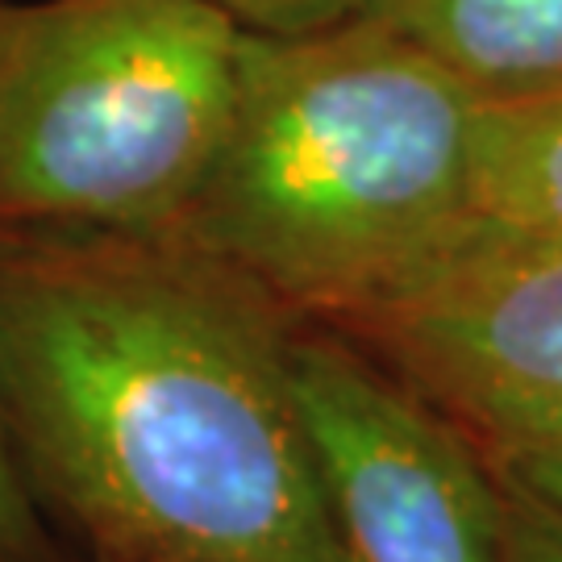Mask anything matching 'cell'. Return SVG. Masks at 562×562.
Here are the masks:
<instances>
[{
  "mask_svg": "<svg viewBox=\"0 0 562 562\" xmlns=\"http://www.w3.org/2000/svg\"><path fill=\"white\" fill-rule=\"evenodd\" d=\"M496 471V467H492ZM501 480V562H562V501L496 471Z\"/></svg>",
  "mask_w": 562,
  "mask_h": 562,
  "instance_id": "9c48e42d",
  "label": "cell"
},
{
  "mask_svg": "<svg viewBox=\"0 0 562 562\" xmlns=\"http://www.w3.org/2000/svg\"><path fill=\"white\" fill-rule=\"evenodd\" d=\"M496 471L513 475V480L538 487L542 496L562 501V450H546V454H513V459H487Z\"/></svg>",
  "mask_w": 562,
  "mask_h": 562,
  "instance_id": "8fae6325",
  "label": "cell"
},
{
  "mask_svg": "<svg viewBox=\"0 0 562 562\" xmlns=\"http://www.w3.org/2000/svg\"><path fill=\"white\" fill-rule=\"evenodd\" d=\"M4 25H9V4H0V42H4Z\"/></svg>",
  "mask_w": 562,
  "mask_h": 562,
  "instance_id": "7c38bea8",
  "label": "cell"
},
{
  "mask_svg": "<svg viewBox=\"0 0 562 562\" xmlns=\"http://www.w3.org/2000/svg\"><path fill=\"white\" fill-rule=\"evenodd\" d=\"M483 101L375 18L246 30L238 97L171 225L292 317H329L480 217Z\"/></svg>",
  "mask_w": 562,
  "mask_h": 562,
  "instance_id": "7a4b0ae2",
  "label": "cell"
},
{
  "mask_svg": "<svg viewBox=\"0 0 562 562\" xmlns=\"http://www.w3.org/2000/svg\"><path fill=\"white\" fill-rule=\"evenodd\" d=\"M234 21L255 34H313L362 18L371 0H217Z\"/></svg>",
  "mask_w": 562,
  "mask_h": 562,
  "instance_id": "30bf717a",
  "label": "cell"
},
{
  "mask_svg": "<svg viewBox=\"0 0 562 562\" xmlns=\"http://www.w3.org/2000/svg\"><path fill=\"white\" fill-rule=\"evenodd\" d=\"M217 0H42L0 42V225L171 229L238 97Z\"/></svg>",
  "mask_w": 562,
  "mask_h": 562,
  "instance_id": "3957f363",
  "label": "cell"
},
{
  "mask_svg": "<svg viewBox=\"0 0 562 562\" xmlns=\"http://www.w3.org/2000/svg\"><path fill=\"white\" fill-rule=\"evenodd\" d=\"M292 322L176 229L0 225V417L88 562H350Z\"/></svg>",
  "mask_w": 562,
  "mask_h": 562,
  "instance_id": "6da1fadb",
  "label": "cell"
},
{
  "mask_svg": "<svg viewBox=\"0 0 562 562\" xmlns=\"http://www.w3.org/2000/svg\"><path fill=\"white\" fill-rule=\"evenodd\" d=\"M480 213L562 234V83L483 104Z\"/></svg>",
  "mask_w": 562,
  "mask_h": 562,
  "instance_id": "52a82bcc",
  "label": "cell"
},
{
  "mask_svg": "<svg viewBox=\"0 0 562 562\" xmlns=\"http://www.w3.org/2000/svg\"><path fill=\"white\" fill-rule=\"evenodd\" d=\"M0 562H67L50 517L21 475L9 429L0 417Z\"/></svg>",
  "mask_w": 562,
  "mask_h": 562,
  "instance_id": "ba28073f",
  "label": "cell"
},
{
  "mask_svg": "<svg viewBox=\"0 0 562 562\" xmlns=\"http://www.w3.org/2000/svg\"><path fill=\"white\" fill-rule=\"evenodd\" d=\"M322 322L438 408L483 459L562 450V234L471 217Z\"/></svg>",
  "mask_w": 562,
  "mask_h": 562,
  "instance_id": "277c9868",
  "label": "cell"
},
{
  "mask_svg": "<svg viewBox=\"0 0 562 562\" xmlns=\"http://www.w3.org/2000/svg\"><path fill=\"white\" fill-rule=\"evenodd\" d=\"M288 371L350 562H501V480L438 408L304 317Z\"/></svg>",
  "mask_w": 562,
  "mask_h": 562,
  "instance_id": "5b68a950",
  "label": "cell"
},
{
  "mask_svg": "<svg viewBox=\"0 0 562 562\" xmlns=\"http://www.w3.org/2000/svg\"><path fill=\"white\" fill-rule=\"evenodd\" d=\"M362 18L417 42L483 104L562 83V0H371Z\"/></svg>",
  "mask_w": 562,
  "mask_h": 562,
  "instance_id": "8992f818",
  "label": "cell"
}]
</instances>
